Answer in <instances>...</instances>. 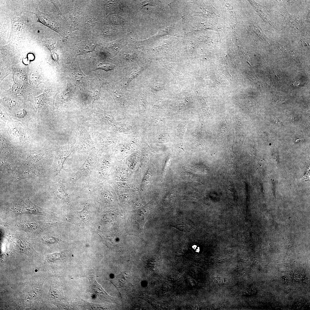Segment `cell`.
Listing matches in <instances>:
<instances>
[{
    "mask_svg": "<svg viewBox=\"0 0 310 310\" xmlns=\"http://www.w3.org/2000/svg\"><path fill=\"white\" fill-rule=\"evenodd\" d=\"M14 213L17 215L22 214L52 216V213L36 205L28 199L20 201L14 209Z\"/></svg>",
    "mask_w": 310,
    "mask_h": 310,
    "instance_id": "1",
    "label": "cell"
},
{
    "mask_svg": "<svg viewBox=\"0 0 310 310\" xmlns=\"http://www.w3.org/2000/svg\"><path fill=\"white\" fill-rule=\"evenodd\" d=\"M54 224L34 220L22 221L17 226L24 231L33 233H38L47 228L54 226Z\"/></svg>",
    "mask_w": 310,
    "mask_h": 310,
    "instance_id": "2",
    "label": "cell"
},
{
    "mask_svg": "<svg viewBox=\"0 0 310 310\" xmlns=\"http://www.w3.org/2000/svg\"><path fill=\"white\" fill-rule=\"evenodd\" d=\"M16 245L18 250L20 252L33 256H35L36 254L31 244L26 239H18Z\"/></svg>",
    "mask_w": 310,
    "mask_h": 310,
    "instance_id": "3",
    "label": "cell"
},
{
    "mask_svg": "<svg viewBox=\"0 0 310 310\" xmlns=\"http://www.w3.org/2000/svg\"><path fill=\"white\" fill-rule=\"evenodd\" d=\"M92 163V158L89 156L73 176L72 178L73 180L76 181L82 177L87 175L91 168Z\"/></svg>",
    "mask_w": 310,
    "mask_h": 310,
    "instance_id": "4",
    "label": "cell"
},
{
    "mask_svg": "<svg viewBox=\"0 0 310 310\" xmlns=\"http://www.w3.org/2000/svg\"><path fill=\"white\" fill-rule=\"evenodd\" d=\"M54 193L62 201L67 204H69L70 200L68 194L65 189L61 183L55 185Z\"/></svg>",
    "mask_w": 310,
    "mask_h": 310,
    "instance_id": "5",
    "label": "cell"
},
{
    "mask_svg": "<svg viewBox=\"0 0 310 310\" xmlns=\"http://www.w3.org/2000/svg\"><path fill=\"white\" fill-rule=\"evenodd\" d=\"M68 154L60 155L58 157H56L53 165L54 173L57 175L59 173L63 168V165Z\"/></svg>",
    "mask_w": 310,
    "mask_h": 310,
    "instance_id": "6",
    "label": "cell"
},
{
    "mask_svg": "<svg viewBox=\"0 0 310 310\" xmlns=\"http://www.w3.org/2000/svg\"><path fill=\"white\" fill-rule=\"evenodd\" d=\"M38 173L37 170L32 168H25L22 170L17 174L16 178L19 179L33 177L37 175Z\"/></svg>",
    "mask_w": 310,
    "mask_h": 310,
    "instance_id": "7",
    "label": "cell"
},
{
    "mask_svg": "<svg viewBox=\"0 0 310 310\" xmlns=\"http://www.w3.org/2000/svg\"><path fill=\"white\" fill-rule=\"evenodd\" d=\"M49 297L50 300L53 302H58L60 301L61 299V296L59 291L53 288L50 289Z\"/></svg>",
    "mask_w": 310,
    "mask_h": 310,
    "instance_id": "8",
    "label": "cell"
},
{
    "mask_svg": "<svg viewBox=\"0 0 310 310\" xmlns=\"http://www.w3.org/2000/svg\"><path fill=\"white\" fill-rule=\"evenodd\" d=\"M34 106L35 108L39 109L42 108L44 103V95L41 94L37 96H34Z\"/></svg>",
    "mask_w": 310,
    "mask_h": 310,
    "instance_id": "9",
    "label": "cell"
},
{
    "mask_svg": "<svg viewBox=\"0 0 310 310\" xmlns=\"http://www.w3.org/2000/svg\"><path fill=\"white\" fill-rule=\"evenodd\" d=\"M100 84L99 83L96 82L93 84L92 87L90 94L93 100L98 98L99 95L100 86Z\"/></svg>",
    "mask_w": 310,
    "mask_h": 310,
    "instance_id": "10",
    "label": "cell"
},
{
    "mask_svg": "<svg viewBox=\"0 0 310 310\" xmlns=\"http://www.w3.org/2000/svg\"><path fill=\"white\" fill-rule=\"evenodd\" d=\"M44 155L42 151H38L31 154L28 159L32 162H36L43 158Z\"/></svg>",
    "mask_w": 310,
    "mask_h": 310,
    "instance_id": "11",
    "label": "cell"
},
{
    "mask_svg": "<svg viewBox=\"0 0 310 310\" xmlns=\"http://www.w3.org/2000/svg\"><path fill=\"white\" fill-rule=\"evenodd\" d=\"M62 253L61 252L55 253L47 255L46 259L49 262H53L60 259L62 257Z\"/></svg>",
    "mask_w": 310,
    "mask_h": 310,
    "instance_id": "12",
    "label": "cell"
},
{
    "mask_svg": "<svg viewBox=\"0 0 310 310\" xmlns=\"http://www.w3.org/2000/svg\"><path fill=\"white\" fill-rule=\"evenodd\" d=\"M42 240L44 242L49 244L57 243L61 241V240L59 239L48 235L43 237Z\"/></svg>",
    "mask_w": 310,
    "mask_h": 310,
    "instance_id": "13",
    "label": "cell"
},
{
    "mask_svg": "<svg viewBox=\"0 0 310 310\" xmlns=\"http://www.w3.org/2000/svg\"><path fill=\"white\" fill-rule=\"evenodd\" d=\"M13 77V83L10 88V90L13 93L18 94L21 92L23 86L22 85L16 82L14 80Z\"/></svg>",
    "mask_w": 310,
    "mask_h": 310,
    "instance_id": "14",
    "label": "cell"
},
{
    "mask_svg": "<svg viewBox=\"0 0 310 310\" xmlns=\"http://www.w3.org/2000/svg\"><path fill=\"white\" fill-rule=\"evenodd\" d=\"M96 23L95 19L90 18H88L85 21V27L87 29H91L95 26Z\"/></svg>",
    "mask_w": 310,
    "mask_h": 310,
    "instance_id": "15",
    "label": "cell"
},
{
    "mask_svg": "<svg viewBox=\"0 0 310 310\" xmlns=\"http://www.w3.org/2000/svg\"><path fill=\"white\" fill-rule=\"evenodd\" d=\"M40 76L36 73H34L30 77V80L31 82L35 85H38L42 82Z\"/></svg>",
    "mask_w": 310,
    "mask_h": 310,
    "instance_id": "16",
    "label": "cell"
},
{
    "mask_svg": "<svg viewBox=\"0 0 310 310\" xmlns=\"http://www.w3.org/2000/svg\"><path fill=\"white\" fill-rule=\"evenodd\" d=\"M81 17V15L78 12H75L71 16V24L78 23L80 21Z\"/></svg>",
    "mask_w": 310,
    "mask_h": 310,
    "instance_id": "17",
    "label": "cell"
},
{
    "mask_svg": "<svg viewBox=\"0 0 310 310\" xmlns=\"http://www.w3.org/2000/svg\"><path fill=\"white\" fill-rule=\"evenodd\" d=\"M16 75L22 80L25 81L27 79V76L24 71L22 70H17L16 71Z\"/></svg>",
    "mask_w": 310,
    "mask_h": 310,
    "instance_id": "18",
    "label": "cell"
},
{
    "mask_svg": "<svg viewBox=\"0 0 310 310\" xmlns=\"http://www.w3.org/2000/svg\"><path fill=\"white\" fill-rule=\"evenodd\" d=\"M10 133L11 135L15 138H18L20 135L19 131L16 128H12L10 130Z\"/></svg>",
    "mask_w": 310,
    "mask_h": 310,
    "instance_id": "19",
    "label": "cell"
},
{
    "mask_svg": "<svg viewBox=\"0 0 310 310\" xmlns=\"http://www.w3.org/2000/svg\"><path fill=\"white\" fill-rule=\"evenodd\" d=\"M80 216L83 219H86L88 215V211L87 208H84L83 210L79 212Z\"/></svg>",
    "mask_w": 310,
    "mask_h": 310,
    "instance_id": "20",
    "label": "cell"
},
{
    "mask_svg": "<svg viewBox=\"0 0 310 310\" xmlns=\"http://www.w3.org/2000/svg\"><path fill=\"white\" fill-rule=\"evenodd\" d=\"M26 114V111L23 109L20 110L18 111L16 114V117L19 118L24 117Z\"/></svg>",
    "mask_w": 310,
    "mask_h": 310,
    "instance_id": "21",
    "label": "cell"
},
{
    "mask_svg": "<svg viewBox=\"0 0 310 310\" xmlns=\"http://www.w3.org/2000/svg\"><path fill=\"white\" fill-rule=\"evenodd\" d=\"M9 100V101H8V102L10 106H13L15 104L16 102L14 100L12 99H10Z\"/></svg>",
    "mask_w": 310,
    "mask_h": 310,
    "instance_id": "22",
    "label": "cell"
},
{
    "mask_svg": "<svg viewBox=\"0 0 310 310\" xmlns=\"http://www.w3.org/2000/svg\"><path fill=\"white\" fill-rule=\"evenodd\" d=\"M192 247L194 249H195L197 247V246L196 245H194L192 246Z\"/></svg>",
    "mask_w": 310,
    "mask_h": 310,
    "instance_id": "23",
    "label": "cell"
},
{
    "mask_svg": "<svg viewBox=\"0 0 310 310\" xmlns=\"http://www.w3.org/2000/svg\"><path fill=\"white\" fill-rule=\"evenodd\" d=\"M199 247H198V249H196V251L197 252H199Z\"/></svg>",
    "mask_w": 310,
    "mask_h": 310,
    "instance_id": "24",
    "label": "cell"
}]
</instances>
